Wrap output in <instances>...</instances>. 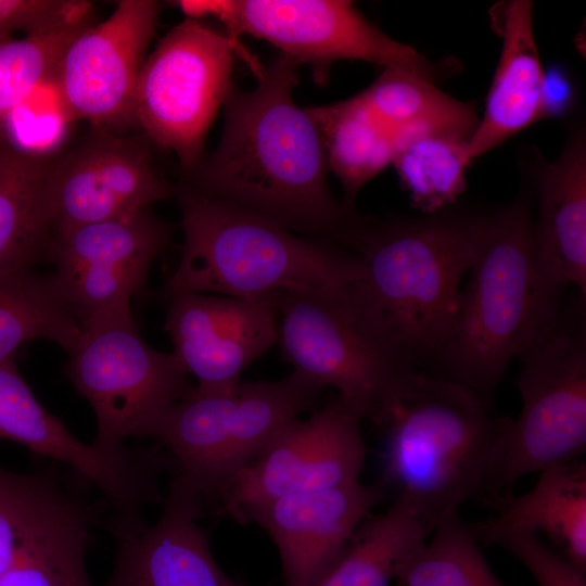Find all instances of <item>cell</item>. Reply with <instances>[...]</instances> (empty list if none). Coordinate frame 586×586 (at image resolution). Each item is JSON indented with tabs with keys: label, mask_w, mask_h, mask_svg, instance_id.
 <instances>
[{
	"label": "cell",
	"mask_w": 586,
	"mask_h": 586,
	"mask_svg": "<svg viewBox=\"0 0 586 586\" xmlns=\"http://www.w3.org/2000/svg\"><path fill=\"white\" fill-rule=\"evenodd\" d=\"M298 64L279 54L254 73L253 89L232 82L217 146L183 174L180 186L341 245L361 214L330 189L320 130L294 100Z\"/></svg>",
	"instance_id": "6da1fadb"
},
{
	"label": "cell",
	"mask_w": 586,
	"mask_h": 586,
	"mask_svg": "<svg viewBox=\"0 0 586 586\" xmlns=\"http://www.w3.org/2000/svg\"><path fill=\"white\" fill-rule=\"evenodd\" d=\"M489 216L451 206L385 220L362 215L342 241L361 265L359 295L419 365L433 361L451 330Z\"/></svg>",
	"instance_id": "7a4b0ae2"
},
{
	"label": "cell",
	"mask_w": 586,
	"mask_h": 586,
	"mask_svg": "<svg viewBox=\"0 0 586 586\" xmlns=\"http://www.w3.org/2000/svg\"><path fill=\"white\" fill-rule=\"evenodd\" d=\"M451 330L433 359L446 379L492 406L513 358L559 321L561 293L544 279L532 239L531 195L491 213Z\"/></svg>",
	"instance_id": "3957f363"
},
{
	"label": "cell",
	"mask_w": 586,
	"mask_h": 586,
	"mask_svg": "<svg viewBox=\"0 0 586 586\" xmlns=\"http://www.w3.org/2000/svg\"><path fill=\"white\" fill-rule=\"evenodd\" d=\"M183 232L179 263L162 295L256 297L360 280L357 256L337 243L295 233L237 206L175 187Z\"/></svg>",
	"instance_id": "277c9868"
},
{
	"label": "cell",
	"mask_w": 586,
	"mask_h": 586,
	"mask_svg": "<svg viewBox=\"0 0 586 586\" xmlns=\"http://www.w3.org/2000/svg\"><path fill=\"white\" fill-rule=\"evenodd\" d=\"M508 420L461 384L419 371L381 425L379 483L431 534L443 517L477 497Z\"/></svg>",
	"instance_id": "5b68a950"
},
{
	"label": "cell",
	"mask_w": 586,
	"mask_h": 586,
	"mask_svg": "<svg viewBox=\"0 0 586 586\" xmlns=\"http://www.w3.org/2000/svg\"><path fill=\"white\" fill-rule=\"evenodd\" d=\"M283 359L320 387L330 386L362 420L382 425L420 366L359 295L346 286L273 294Z\"/></svg>",
	"instance_id": "8992f818"
},
{
	"label": "cell",
	"mask_w": 586,
	"mask_h": 586,
	"mask_svg": "<svg viewBox=\"0 0 586 586\" xmlns=\"http://www.w3.org/2000/svg\"><path fill=\"white\" fill-rule=\"evenodd\" d=\"M322 387L297 372L277 381L241 382L229 393L192 386L149 438L174 459L177 473L209 509L232 477L291 420L319 403Z\"/></svg>",
	"instance_id": "52a82bcc"
},
{
	"label": "cell",
	"mask_w": 586,
	"mask_h": 586,
	"mask_svg": "<svg viewBox=\"0 0 586 586\" xmlns=\"http://www.w3.org/2000/svg\"><path fill=\"white\" fill-rule=\"evenodd\" d=\"M517 359L522 409L501 431L476 497L492 507L523 476L581 459L586 450L585 317H560Z\"/></svg>",
	"instance_id": "ba28073f"
},
{
	"label": "cell",
	"mask_w": 586,
	"mask_h": 586,
	"mask_svg": "<svg viewBox=\"0 0 586 586\" xmlns=\"http://www.w3.org/2000/svg\"><path fill=\"white\" fill-rule=\"evenodd\" d=\"M65 375L93 409L92 444L116 451L129 437H146L192 387L173 353L141 337L129 303L98 313L81 323L67 352Z\"/></svg>",
	"instance_id": "9c48e42d"
},
{
	"label": "cell",
	"mask_w": 586,
	"mask_h": 586,
	"mask_svg": "<svg viewBox=\"0 0 586 586\" xmlns=\"http://www.w3.org/2000/svg\"><path fill=\"white\" fill-rule=\"evenodd\" d=\"M188 18L214 17L226 35L265 40L298 65H307L318 84L342 60H359L436 81L449 65L433 63L413 47L386 35L348 0H181Z\"/></svg>",
	"instance_id": "30bf717a"
},
{
	"label": "cell",
	"mask_w": 586,
	"mask_h": 586,
	"mask_svg": "<svg viewBox=\"0 0 586 586\" xmlns=\"http://www.w3.org/2000/svg\"><path fill=\"white\" fill-rule=\"evenodd\" d=\"M256 71L253 58L200 20L173 27L145 56L132 99V125L157 146L173 152L183 174L205 155L208 130L232 85L235 55Z\"/></svg>",
	"instance_id": "8fae6325"
},
{
	"label": "cell",
	"mask_w": 586,
	"mask_h": 586,
	"mask_svg": "<svg viewBox=\"0 0 586 586\" xmlns=\"http://www.w3.org/2000/svg\"><path fill=\"white\" fill-rule=\"evenodd\" d=\"M332 165L348 178L370 181L408 142L428 135L470 139L479 117L471 103L435 82L399 69H383L346 100L311 106Z\"/></svg>",
	"instance_id": "7c38bea8"
},
{
	"label": "cell",
	"mask_w": 586,
	"mask_h": 586,
	"mask_svg": "<svg viewBox=\"0 0 586 586\" xmlns=\"http://www.w3.org/2000/svg\"><path fill=\"white\" fill-rule=\"evenodd\" d=\"M361 421L337 395L291 420L232 477L218 511L244 524L252 509L280 496L358 482L367 454Z\"/></svg>",
	"instance_id": "4fadbf2b"
},
{
	"label": "cell",
	"mask_w": 586,
	"mask_h": 586,
	"mask_svg": "<svg viewBox=\"0 0 586 586\" xmlns=\"http://www.w3.org/2000/svg\"><path fill=\"white\" fill-rule=\"evenodd\" d=\"M160 12L154 0H120L69 40L51 80L66 120L115 131L132 125L135 86Z\"/></svg>",
	"instance_id": "5bb4252c"
},
{
	"label": "cell",
	"mask_w": 586,
	"mask_h": 586,
	"mask_svg": "<svg viewBox=\"0 0 586 586\" xmlns=\"http://www.w3.org/2000/svg\"><path fill=\"white\" fill-rule=\"evenodd\" d=\"M175 194L156 170L151 142L91 127L81 142L52 154L48 199L52 231L118 218Z\"/></svg>",
	"instance_id": "9a60e30c"
},
{
	"label": "cell",
	"mask_w": 586,
	"mask_h": 586,
	"mask_svg": "<svg viewBox=\"0 0 586 586\" xmlns=\"http://www.w3.org/2000/svg\"><path fill=\"white\" fill-rule=\"evenodd\" d=\"M171 234V226L151 206L54 233L47 258L55 265L52 276L80 323L129 303Z\"/></svg>",
	"instance_id": "2e32d148"
},
{
	"label": "cell",
	"mask_w": 586,
	"mask_h": 586,
	"mask_svg": "<svg viewBox=\"0 0 586 586\" xmlns=\"http://www.w3.org/2000/svg\"><path fill=\"white\" fill-rule=\"evenodd\" d=\"M165 330L199 390L233 392L242 372L278 343L275 295H179L169 300Z\"/></svg>",
	"instance_id": "e0dca14e"
},
{
	"label": "cell",
	"mask_w": 586,
	"mask_h": 586,
	"mask_svg": "<svg viewBox=\"0 0 586 586\" xmlns=\"http://www.w3.org/2000/svg\"><path fill=\"white\" fill-rule=\"evenodd\" d=\"M387 498L380 483L355 482L280 496L252 509L276 545L285 586H309L344 553L372 508Z\"/></svg>",
	"instance_id": "ac0fdd59"
},
{
	"label": "cell",
	"mask_w": 586,
	"mask_h": 586,
	"mask_svg": "<svg viewBox=\"0 0 586 586\" xmlns=\"http://www.w3.org/2000/svg\"><path fill=\"white\" fill-rule=\"evenodd\" d=\"M161 517L119 540L114 568L103 586H245L214 559L199 524L209 510L202 494L171 475Z\"/></svg>",
	"instance_id": "d6986e66"
},
{
	"label": "cell",
	"mask_w": 586,
	"mask_h": 586,
	"mask_svg": "<svg viewBox=\"0 0 586 586\" xmlns=\"http://www.w3.org/2000/svg\"><path fill=\"white\" fill-rule=\"evenodd\" d=\"M537 207L532 212L535 258L546 282L561 293L569 285L586 296V133L570 127L564 148L536 168Z\"/></svg>",
	"instance_id": "ffe728a7"
},
{
	"label": "cell",
	"mask_w": 586,
	"mask_h": 586,
	"mask_svg": "<svg viewBox=\"0 0 586 586\" xmlns=\"http://www.w3.org/2000/svg\"><path fill=\"white\" fill-rule=\"evenodd\" d=\"M489 15L501 52L484 114L467 144L471 163L543 118L545 68L534 37L533 2L501 1Z\"/></svg>",
	"instance_id": "44dd1931"
},
{
	"label": "cell",
	"mask_w": 586,
	"mask_h": 586,
	"mask_svg": "<svg viewBox=\"0 0 586 586\" xmlns=\"http://www.w3.org/2000/svg\"><path fill=\"white\" fill-rule=\"evenodd\" d=\"M493 508L495 514L471 525L484 543L500 533L545 535L572 564L586 572V466L582 459L539 472L534 487L509 494Z\"/></svg>",
	"instance_id": "7402d4cb"
},
{
	"label": "cell",
	"mask_w": 586,
	"mask_h": 586,
	"mask_svg": "<svg viewBox=\"0 0 586 586\" xmlns=\"http://www.w3.org/2000/svg\"><path fill=\"white\" fill-rule=\"evenodd\" d=\"M51 155L23 149L0 133V275L34 269L48 256Z\"/></svg>",
	"instance_id": "603a6c76"
},
{
	"label": "cell",
	"mask_w": 586,
	"mask_h": 586,
	"mask_svg": "<svg viewBox=\"0 0 586 586\" xmlns=\"http://www.w3.org/2000/svg\"><path fill=\"white\" fill-rule=\"evenodd\" d=\"M94 510L61 488L0 577V586H93L86 564Z\"/></svg>",
	"instance_id": "cb8c5ba5"
},
{
	"label": "cell",
	"mask_w": 586,
	"mask_h": 586,
	"mask_svg": "<svg viewBox=\"0 0 586 586\" xmlns=\"http://www.w3.org/2000/svg\"><path fill=\"white\" fill-rule=\"evenodd\" d=\"M0 438L75 470L92 485L110 476L111 453L80 441L37 399L11 358L0 364Z\"/></svg>",
	"instance_id": "d4e9b609"
},
{
	"label": "cell",
	"mask_w": 586,
	"mask_h": 586,
	"mask_svg": "<svg viewBox=\"0 0 586 586\" xmlns=\"http://www.w3.org/2000/svg\"><path fill=\"white\" fill-rule=\"evenodd\" d=\"M80 331L81 323L53 276L34 269L0 275V364L15 358L21 345L36 339L68 352Z\"/></svg>",
	"instance_id": "484cf974"
},
{
	"label": "cell",
	"mask_w": 586,
	"mask_h": 586,
	"mask_svg": "<svg viewBox=\"0 0 586 586\" xmlns=\"http://www.w3.org/2000/svg\"><path fill=\"white\" fill-rule=\"evenodd\" d=\"M429 535L410 508L394 500L362 521L340 559L309 586H390L399 562Z\"/></svg>",
	"instance_id": "4316f807"
},
{
	"label": "cell",
	"mask_w": 586,
	"mask_h": 586,
	"mask_svg": "<svg viewBox=\"0 0 586 586\" xmlns=\"http://www.w3.org/2000/svg\"><path fill=\"white\" fill-rule=\"evenodd\" d=\"M431 534L399 562L395 586H504L458 511L443 517Z\"/></svg>",
	"instance_id": "83f0119b"
},
{
	"label": "cell",
	"mask_w": 586,
	"mask_h": 586,
	"mask_svg": "<svg viewBox=\"0 0 586 586\" xmlns=\"http://www.w3.org/2000/svg\"><path fill=\"white\" fill-rule=\"evenodd\" d=\"M469 139L428 135L406 143L392 165L411 204L423 215L438 213L456 203L466 190Z\"/></svg>",
	"instance_id": "f1b7e54d"
},
{
	"label": "cell",
	"mask_w": 586,
	"mask_h": 586,
	"mask_svg": "<svg viewBox=\"0 0 586 586\" xmlns=\"http://www.w3.org/2000/svg\"><path fill=\"white\" fill-rule=\"evenodd\" d=\"M88 25L0 40V131L15 110L52 80L65 46Z\"/></svg>",
	"instance_id": "f546056e"
},
{
	"label": "cell",
	"mask_w": 586,
	"mask_h": 586,
	"mask_svg": "<svg viewBox=\"0 0 586 586\" xmlns=\"http://www.w3.org/2000/svg\"><path fill=\"white\" fill-rule=\"evenodd\" d=\"M56 486L55 477L47 473H20L0 467V577Z\"/></svg>",
	"instance_id": "4dcf8cb0"
},
{
	"label": "cell",
	"mask_w": 586,
	"mask_h": 586,
	"mask_svg": "<svg viewBox=\"0 0 586 586\" xmlns=\"http://www.w3.org/2000/svg\"><path fill=\"white\" fill-rule=\"evenodd\" d=\"M92 4L81 0H0V40L90 23Z\"/></svg>",
	"instance_id": "1f68e13d"
},
{
	"label": "cell",
	"mask_w": 586,
	"mask_h": 586,
	"mask_svg": "<svg viewBox=\"0 0 586 586\" xmlns=\"http://www.w3.org/2000/svg\"><path fill=\"white\" fill-rule=\"evenodd\" d=\"M485 543L497 545L520 560L538 586H586L585 572L537 536L500 533Z\"/></svg>",
	"instance_id": "d6a6232c"
},
{
	"label": "cell",
	"mask_w": 586,
	"mask_h": 586,
	"mask_svg": "<svg viewBox=\"0 0 586 586\" xmlns=\"http://www.w3.org/2000/svg\"><path fill=\"white\" fill-rule=\"evenodd\" d=\"M574 102L573 82L560 66L545 69L543 86V118L564 116Z\"/></svg>",
	"instance_id": "836d02e7"
}]
</instances>
